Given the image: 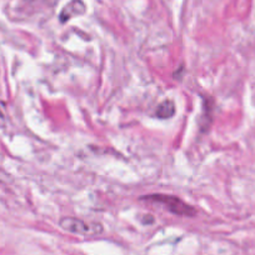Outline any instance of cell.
<instances>
[{"label": "cell", "instance_id": "obj_2", "mask_svg": "<svg viewBox=\"0 0 255 255\" xmlns=\"http://www.w3.org/2000/svg\"><path fill=\"white\" fill-rule=\"evenodd\" d=\"M63 230L70 234L83 235V237H95L103 233V227L99 223H87L78 218L65 217L59 222Z\"/></svg>", "mask_w": 255, "mask_h": 255}, {"label": "cell", "instance_id": "obj_3", "mask_svg": "<svg viewBox=\"0 0 255 255\" xmlns=\"http://www.w3.org/2000/svg\"><path fill=\"white\" fill-rule=\"evenodd\" d=\"M87 11V6L83 3L82 0H72L69 4L64 6L63 10L60 11V15H59V19H60L61 23H67L68 20H70L72 18L78 15H83V14Z\"/></svg>", "mask_w": 255, "mask_h": 255}, {"label": "cell", "instance_id": "obj_4", "mask_svg": "<svg viewBox=\"0 0 255 255\" xmlns=\"http://www.w3.org/2000/svg\"><path fill=\"white\" fill-rule=\"evenodd\" d=\"M175 114V104L171 100H164L156 108V117L160 119H169Z\"/></svg>", "mask_w": 255, "mask_h": 255}, {"label": "cell", "instance_id": "obj_5", "mask_svg": "<svg viewBox=\"0 0 255 255\" xmlns=\"http://www.w3.org/2000/svg\"><path fill=\"white\" fill-rule=\"evenodd\" d=\"M6 124V113L3 103L0 102V128H4Z\"/></svg>", "mask_w": 255, "mask_h": 255}, {"label": "cell", "instance_id": "obj_1", "mask_svg": "<svg viewBox=\"0 0 255 255\" xmlns=\"http://www.w3.org/2000/svg\"><path fill=\"white\" fill-rule=\"evenodd\" d=\"M141 200L159 203V204L164 205L170 213H173L175 215H180V217H194L197 214V210L191 207V205L186 204L183 200L176 197H173V195L153 194L148 195V197H143Z\"/></svg>", "mask_w": 255, "mask_h": 255}]
</instances>
